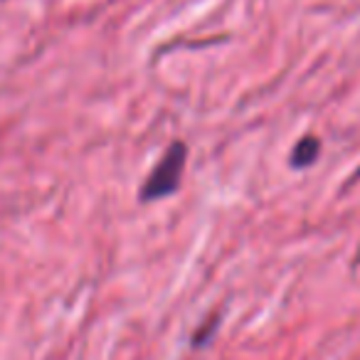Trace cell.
<instances>
[{"label": "cell", "mask_w": 360, "mask_h": 360, "mask_svg": "<svg viewBox=\"0 0 360 360\" xmlns=\"http://www.w3.org/2000/svg\"><path fill=\"white\" fill-rule=\"evenodd\" d=\"M319 155H321V141L316 136H304V139L296 141L289 160L294 168H306V165L316 163Z\"/></svg>", "instance_id": "obj_2"}, {"label": "cell", "mask_w": 360, "mask_h": 360, "mask_svg": "<svg viewBox=\"0 0 360 360\" xmlns=\"http://www.w3.org/2000/svg\"><path fill=\"white\" fill-rule=\"evenodd\" d=\"M215 328H217V321L215 319L207 321V326H202V328L195 333V338H193V345H202L205 340H210V335L215 333Z\"/></svg>", "instance_id": "obj_3"}, {"label": "cell", "mask_w": 360, "mask_h": 360, "mask_svg": "<svg viewBox=\"0 0 360 360\" xmlns=\"http://www.w3.org/2000/svg\"><path fill=\"white\" fill-rule=\"evenodd\" d=\"M186 163H188V146L183 141H173L163 150V155L155 160L150 173L146 175L139 193V200L155 202L178 193L180 183H183V173H186Z\"/></svg>", "instance_id": "obj_1"}, {"label": "cell", "mask_w": 360, "mask_h": 360, "mask_svg": "<svg viewBox=\"0 0 360 360\" xmlns=\"http://www.w3.org/2000/svg\"><path fill=\"white\" fill-rule=\"evenodd\" d=\"M358 175H360V170H358Z\"/></svg>", "instance_id": "obj_4"}]
</instances>
